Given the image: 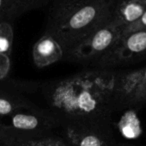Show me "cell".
Listing matches in <instances>:
<instances>
[{
  "label": "cell",
  "mask_w": 146,
  "mask_h": 146,
  "mask_svg": "<svg viewBox=\"0 0 146 146\" xmlns=\"http://www.w3.org/2000/svg\"><path fill=\"white\" fill-rule=\"evenodd\" d=\"M64 136L70 146H110L111 144L105 128L65 125Z\"/></svg>",
  "instance_id": "obj_7"
},
{
  "label": "cell",
  "mask_w": 146,
  "mask_h": 146,
  "mask_svg": "<svg viewBox=\"0 0 146 146\" xmlns=\"http://www.w3.org/2000/svg\"><path fill=\"white\" fill-rule=\"evenodd\" d=\"M93 1L95 0H53L52 4L49 8L47 24L54 22L70 11Z\"/></svg>",
  "instance_id": "obj_11"
},
{
  "label": "cell",
  "mask_w": 146,
  "mask_h": 146,
  "mask_svg": "<svg viewBox=\"0 0 146 146\" xmlns=\"http://www.w3.org/2000/svg\"><path fill=\"white\" fill-rule=\"evenodd\" d=\"M12 5L13 0H0V22L9 21Z\"/></svg>",
  "instance_id": "obj_14"
},
{
  "label": "cell",
  "mask_w": 146,
  "mask_h": 146,
  "mask_svg": "<svg viewBox=\"0 0 146 146\" xmlns=\"http://www.w3.org/2000/svg\"><path fill=\"white\" fill-rule=\"evenodd\" d=\"M114 0H95L63 15L49 23L45 33H49L60 44L64 58L90 32L113 15Z\"/></svg>",
  "instance_id": "obj_2"
},
{
  "label": "cell",
  "mask_w": 146,
  "mask_h": 146,
  "mask_svg": "<svg viewBox=\"0 0 146 146\" xmlns=\"http://www.w3.org/2000/svg\"><path fill=\"white\" fill-rule=\"evenodd\" d=\"M146 58V29L123 32L119 41L104 60L100 68H108Z\"/></svg>",
  "instance_id": "obj_5"
},
{
  "label": "cell",
  "mask_w": 146,
  "mask_h": 146,
  "mask_svg": "<svg viewBox=\"0 0 146 146\" xmlns=\"http://www.w3.org/2000/svg\"><path fill=\"white\" fill-rule=\"evenodd\" d=\"M30 106H32V104L27 99L10 92L0 90V119Z\"/></svg>",
  "instance_id": "obj_10"
},
{
  "label": "cell",
  "mask_w": 146,
  "mask_h": 146,
  "mask_svg": "<svg viewBox=\"0 0 146 146\" xmlns=\"http://www.w3.org/2000/svg\"><path fill=\"white\" fill-rule=\"evenodd\" d=\"M21 146H70L68 142L64 138L58 137V136L50 135L46 137L40 138V139L34 140V141L28 142Z\"/></svg>",
  "instance_id": "obj_13"
},
{
  "label": "cell",
  "mask_w": 146,
  "mask_h": 146,
  "mask_svg": "<svg viewBox=\"0 0 146 146\" xmlns=\"http://www.w3.org/2000/svg\"><path fill=\"white\" fill-rule=\"evenodd\" d=\"M117 107H133L146 103V67L118 72Z\"/></svg>",
  "instance_id": "obj_6"
},
{
  "label": "cell",
  "mask_w": 146,
  "mask_h": 146,
  "mask_svg": "<svg viewBox=\"0 0 146 146\" xmlns=\"http://www.w3.org/2000/svg\"><path fill=\"white\" fill-rule=\"evenodd\" d=\"M13 33L12 25L9 21L0 22V53L10 56L13 46Z\"/></svg>",
  "instance_id": "obj_12"
},
{
  "label": "cell",
  "mask_w": 146,
  "mask_h": 146,
  "mask_svg": "<svg viewBox=\"0 0 146 146\" xmlns=\"http://www.w3.org/2000/svg\"><path fill=\"white\" fill-rule=\"evenodd\" d=\"M122 29L112 17L96 27L65 57L78 62L99 64L114 49L121 37Z\"/></svg>",
  "instance_id": "obj_4"
},
{
  "label": "cell",
  "mask_w": 146,
  "mask_h": 146,
  "mask_svg": "<svg viewBox=\"0 0 146 146\" xmlns=\"http://www.w3.org/2000/svg\"><path fill=\"white\" fill-rule=\"evenodd\" d=\"M139 29H146V11L144 14L138 19L136 22H134L132 25L125 29L123 32H127V31H133V30H139Z\"/></svg>",
  "instance_id": "obj_16"
},
{
  "label": "cell",
  "mask_w": 146,
  "mask_h": 146,
  "mask_svg": "<svg viewBox=\"0 0 146 146\" xmlns=\"http://www.w3.org/2000/svg\"><path fill=\"white\" fill-rule=\"evenodd\" d=\"M10 56H7V55L0 53V80L4 79L6 77L7 74L10 71Z\"/></svg>",
  "instance_id": "obj_15"
},
{
  "label": "cell",
  "mask_w": 146,
  "mask_h": 146,
  "mask_svg": "<svg viewBox=\"0 0 146 146\" xmlns=\"http://www.w3.org/2000/svg\"><path fill=\"white\" fill-rule=\"evenodd\" d=\"M60 123L48 110L30 106L0 119V142L21 146L28 142L52 135Z\"/></svg>",
  "instance_id": "obj_3"
},
{
  "label": "cell",
  "mask_w": 146,
  "mask_h": 146,
  "mask_svg": "<svg viewBox=\"0 0 146 146\" xmlns=\"http://www.w3.org/2000/svg\"><path fill=\"white\" fill-rule=\"evenodd\" d=\"M117 76L118 72L98 68L46 84L48 111L65 125L105 128L117 107Z\"/></svg>",
  "instance_id": "obj_1"
},
{
  "label": "cell",
  "mask_w": 146,
  "mask_h": 146,
  "mask_svg": "<svg viewBox=\"0 0 146 146\" xmlns=\"http://www.w3.org/2000/svg\"><path fill=\"white\" fill-rule=\"evenodd\" d=\"M0 146H14V145H10V144H6V143H1V142H0Z\"/></svg>",
  "instance_id": "obj_17"
},
{
  "label": "cell",
  "mask_w": 146,
  "mask_h": 146,
  "mask_svg": "<svg viewBox=\"0 0 146 146\" xmlns=\"http://www.w3.org/2000/svg\"><path fill=\"white\" fill-rule=\"evenodd\" d=\"M32 58L36 67L44 68L64 58V52L54 37L45 33L33 46Z\"/></svg>",
  "instance_id": "obj_8"
},
{
  "label": "cell",
  "mask_w": 146,
  "mask_h": 146,
  "mask_svg": "<svg viewBox=\"0 0 146 146\" xmlns=\"http://www.w3.org/2000/svg\"><path fill=\"white\" fill-rule=\"evenodd\" d=\"M146 11V0H114L113 21L125 30L138 20Z\"/></svg>",
  "instance_id": "obj_9"
}]
</instances>
